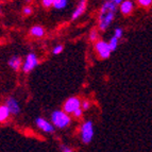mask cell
<instances>
[{
    "label": "cell",
    "instance_id": "1",
    "mask_svg": "<svg viewBox=\"0 0 152 152\" xmlns=\"http://www.w3.org/2000/svg\"><path fill=\"white\" fill-rule=\"evenodd\" d=\"M51 121L54 127L58 128V129H65L70 124L71 118L64 111L56 110V111L52 112V114H51Z\"/></svg>",
    "mask_w": 152,
    "mask_h": 152
},
{
    "label": "cell",
    "instance_id": "2",
    "mask_svg": "<svg viewBox=\"0 0 152 152\" xmlns=\"http://www.w3.org/2000/svg\"><path fill=\"white\" fill-rule=\"evenodd\" d=\"M94 137V124L91 120L85 121L81 127V140L84 144H89Z\"/></svg>",
    "mask_w": 152,
    "mask_h": 152
},
{
    "label": "cell",
    "instance_id": "3",
    "mask_svg": "<svg viewBox=\"0 0 152 152\" xmlns=\"http://www.w3.org/2000/svg\"><path fill=\"white\" fill-rule=\"evenodd\" d=\"M81 107V100L77 97H70L65 101L63 111L66 114H74V112Z\"/></svg>",
    "mask_w": 152,
    "mask_h": 152
},
{
    "label": "cell",
    "instance_id": "4",
    "mask_svg": "<svg viewBox=\"0 0 152 152\" xmlns=\"http://www.w3.org/2000/svg\"><path fill=\"white\" fill-rule=\"evenodd\" d=\"M95 49H96L97 53L99 54V56L103 60L105 58H109L110 56H111V49L109 47V44L107 42L103 41H98L96 44H95Z\"/></svg>",
    "mask_w": 152,
    "mask_h": 152
},
{
    "label": "cell",
    "instance_id": "5",
    "mask_svg": "<svg viewBox=\"0 0 152 152\" xmlns=\"http://www.w3.org/2000/svg\"><path fill=\"white\" fill-rule=\"evenodd\" d=\"M38 64V58L36 56V54L34 53H29L28 56H26V60L23 64V72H30L31 70L35 68Z\"/></svg>",
    "mask_w": 152,
    "mask_h": 152
},
{
    "label": "cell",
    "instance_id": "6",
    "mask_svg": "<svg viewBox=\"0 0 152 152\" xmlns=\"http://www.w3.org/2000/svg\"><path fill=\"white\" fill-rule=\"evenodd\" d=\"M35 124H36V127H37L38 129H41L43 132H45V133H53L54 132L53 124H50L48 120L42 118V117L36 118Z\"/></svg>",
    "mask_w": 152,
    "mask_h": 152
},
{
    "label": "cell",
    "instance_id": "7",
    "mask_svg": "<svg viewBox=\"0 0 152 152\" xmlns=\"http://www.w3.org/2000/svg\"><path fill=\"white\" fill-rule=\"evenodd\" d=\"M115 17L114 12H107L103 15H100V21H99V28L101 30H105L110 26V23L113 21Z\"/></svg>",
    "mask_w": 152,
    "mask_h": 152
},
{
    "label": "cell",
    "instance_id": "8",
    "mask_svg": "<svg viewBox=\"0 0 152 152\" xmlns=\"http://www.w3.org/2000/svg\"><path fill=\"white\" fill-rule=\"evenodd\" d=\"M5 105H7V107H8L10 114H13V115L19 114V112H20V107H19V104H18L17 100H16L15 98H13V97L8 98Z\"/></svg>",
    "mask_w": 152,
    "mask_h": 152
},
{
    "label": "cell",
    "instance_id": "9",
    "mask_svg": "<svg viewBox=\"0 0 152 152\" xmlns=\"http://www.w3.org/2000/svg\"><path fill=\"white\" fill-rule=\"evenodd\" d=\"M85 10H86V0H80V2H79L77 9L75 10V12L72 13V19L75 20V19L79 18L84 12H85Z\"/></svg>",
    "mask_w": 152,
    "mask_h": 152
},
{
    "label": "cell",
    "instance_id": "10",
    "mask_svg": "<svg viewBox=\"0 0 152 152\" xmlns=\"http://www.w3.org/2000/svg\"><path fill=\"white\" fill-rule=\"evenodd\" d=\"M133 8H134V5H133V2L130 1V0H124L120 3V11L124 15H129L130 13L133 11Z\"/></svg>",
    "mask_w": 152,
    "mask_h": 152
},
{
    "label": "cell",
    "instance_id": "11",
    "mask_svg": "<svg viewBox=\"0 0 152 152\" xmlns=\"http://www.w3.org/2000/svg\"><path fill=\"white\" fill-rule=\"evenodd\" d=\"M9 66L11 68H13L14 70H18V69L21 67V58L20 56H12V58L9 60Z\"/></svg>",
    "mask_w": 152,
    "mask_h": 152
},
{
    "label": "cell",
    "instance_id": "12",
    "mask_svg": "<svg viewBox=\"0 0 152 152\" xmlns=\"http://www.w3.org/2000/svg\"><path fill=\"white\" fill-rule=\"evenodd\" d=\"M30 34L32 36H35V37H43L45 35V30L41 26H34L31 28Z\"/></svg>",
    "mask_w": 152,
    "mask_h": 152
},
{
    "label": "cell",
    "instance_id": "13",
    "mask_svg": "<svg viewBox=\"0 0 152 152\" xmlns=\"http://www.w3.org/2000/svg\"><path fill=\"white\" fill-rule=\"evenodd\" d=\"M115 11H116V4L113 3V2H111V1H107V2L103 4V7H102L100 15H103V14H105V13H107V12H114L115 13Z\"/></svg>",
    "mask_w": 152,
    "mask_h": 152
},
{
    "label": "cell",
    "instance_id": "14",
    "mask_svg": "<svg viewBox=\"0 0 152 152\" xmlns=\"http://www.w3.org/2000/svg\"><path fill=\"white\" fill-rule=\"evenodd\" d=\"M10 116V112H9L7 105H1L0 107V122L5 121Z\"/></svg>",
    "mask_w": 152,
    "mask_h": 152
},
{
    "label": "cell",
    "instance_id": "15",
    "mask_svg": "<svg viewBox=\"0 0 152 152\" xmlns=\"http://www.w3.org/2000/svg\"><path fill=\"white\" fill-rule=\"evenodd\" d=\"M67 0H53V8L56 10H63L67 7Z\"/></svg>",
    "mask_w": 152,
    "mask_h": 152
},
{
    "label": "cell",
    "instance_id": "16",
    "mask_svg": "<svg viewBox=\"0 0 152 152\" xmlns=\"http://www.w3.org/2000/svg\"><path fill=\"white\" fill-rule=\"evenodd\" d=\"M107 44H109V47L111 49V51H115L117 48V46H118V38L113 36V37H111V39H110V42Z\"/></svg>",
    "mask_w": 152,
    "mask_h": 152
},
{
    "label": "cell",
    "instance_id": "17",
    "mask_svg": "<svg viewBox=\"0 0 152 152\" xmlns=\"http://www.w3.org/2000/svg\"><path fill=\"white\" fill-rule=\"evenodd\" d=\"M137 2L140 3L142 7H150L151 5V2H152V0H137Z\"/></svg>",
    "mask_w": 152,
    "mask_h": 152
},
{
    "label": "cell",
    "instance_id": "18",
    "mask_svg": "<svg viewBox=\"0 0 152 152\" xmlns=\"http://www.w3.org/2000/svg\"><path fill=\"white\" fill-rule=\"evenodd\" d=\"M122 33H124V31H122L121 28H116V29H115V31H114V36L119 39V38H121Z\"/></svg>",
    "mask_w": 152,
    "mask_h": 152
},
{
    "label": "cell",
    "instance_id": "19",
    "mask_svg": "<svg viewBox=\"0 0 152 152\" xmlns=\"http://www.w3.org/2000/svg\"><path fill=\"white\" fill-rule=\"evenodd\" d=\"M63 49H64L63 45H58V46H56V47L53 48L52 52H53V54H60L62 51H63Z\"/></svg>",
    "mask_w": 152,
    "mask_h": 152
},
{
    "label": "cell",
    "instance_id": "20",
    "mask_svg": "<svg viewBox=\"0 0 152 152\" xmlns=\"http://www.w3.org/2000/svg\"><path fill=\"white\" fill-rule=\"evenodd\" d=\"M97 38H98V33H97L96 30H93L91 32V34H89V39L91 42H96Z\"/></svg>",
    "mask_w": 152,
    "mask_h": 152
},
{
    "label": "cell",
    "instance_id": "21",
    "mask_svg": "<svg viewBox=\"0 0 152 152\" xmlns=\"http://www.w3.org/2000/svg\"><path fill=\"white\" fill-rule=\"evenodd\" d=\"M42 2L45 8H50L53 4V0H42Z\"/></svg>",
    "mask_w": 152,
    "mask_h": 152
},
{
    "label": "cell",
    "instance_id": "22",
    "mask_svg": "<svg viewBox=\"0 0 152 152\" xmlns=\"http://www.w3.org/2000/svg\"><path fill=\"white\" fill-rule=\"evenodd\" d=\"M60 150H61V152H74L70 147L66 146V145H61V147H60Z\"/></svg>",
    "mask_w": 152,
    "mask_h": 152
},
{
    "label": "cell",
    "instance_id": "23",
    "mask_svg": "<svg viewBox=\"0 0 152 152\" xmlns=\"http://www.w3.org/2000/svg\"><path fill=\"white\" fill-rule=\"evenodd\" d=\"M81 107H82V110H88L89 107H91V103H89L88 100H85V101L81 102Z\"/></svg>",
    "mask_w": 152,
    "mask_h": 152
},
{
    "label": "cell",
    "instance_id": "24",
    "mask_svg": "<svg viewBox=\"0 0 152 152\" xmlns=\"http://www.w3.org/2000/svg\"><path fill=\"white\" fill-rule=\"evenodd\" d=\"M23 12V14L27 16L31 15V14H32V8H31V7H25Z\"/></svg>",
    "mask_w": 152,
    "mask_h": 152
},
{
    "label": "cell",
    "instance_id": "25",
    "mask_svg": "<svg viewBox=\"0 0 152 152\" xmlns=\"http://www.w3.org/2000/svg\"><path fill=\"white\" fill-rule=\"evenodd\" d=\"M82 113H83V110L80 107V109H78L77 111L74 112V116L77 117V118H79V117H81L82 116Z\"/></svg>",
    "mask_w": 152,
    "mask_h": 152
},
{
    "label": "cell",
    "instance_id": "26",
    "mask_svg": "<svg viewBox=\"0 0 152 152\" xmlns=\"http://www.w3.org/2000/svg\"><path fill=\"white\" fill-rule=\"evenodd\" d=\"M111 2H113V3H115V4H120V3L122 2V0H110Z\"/></svg>",
    "mask_w": 152,
    "mask_h": 152
},
{
    "label": "cell",
    "instance_id": "27",
    "mask_svg": "<svg viewBox=\"0 0 152 152\" xmlns=\"http://www.w3.org/2000/svg\"><path fill=\"white\" fill-rule=\"evenodd\" d=\"M0 13H1V8H0Z\"/></svg>",
    "mask_w": 152,
    "mask_h": 152
}]
</instances>
